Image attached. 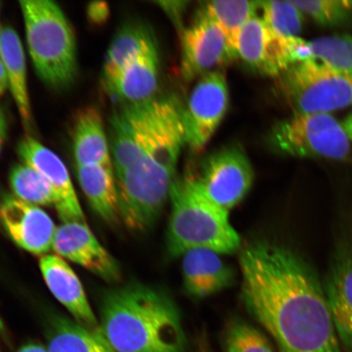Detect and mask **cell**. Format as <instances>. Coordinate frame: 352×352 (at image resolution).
<instances>
[{"label":"cell","instance_id":"36","mask_svg":"<svg viewBox=\"0 0 352 352\" xmlns=\"http://www.w3.org/2000/svg\"><path fill=\"white\" fill-rule=\"evenodd\" d=\"M199 352H211V351L208 349V346H205L204 344H201L200 346Z\"/></svg>","mask_w":352,"mask_h":352},{"label":"cell","instance_id":"12","mask_svg":"<svg viewBox=\"0 0 352 352\" xmlns=\"http://www.w3.org/2000/svg\"><path fill=\"white\" fill-rule=\"evenodd\" d=\"M0 226L21 249L44 254L52 248L56 227L45 211L12 195L0 201Z\"/></svg>","mask_w":352,"mask_h":352},{"label":"cell","instance_id":"18","mask_svg":"<svg viewBox=\"0 0 352 352\" xmlns=\"http://www.w3.org/2000/svg\"><path fill=\"white\" fill-rule=\"evenodd\" d=\"M158 76L160 57L156 43H153L105 86L124 104L142 103L155 98Z\"/></svg>","mask_w":352,"mask_h":352},{"label":"cell","instance_id":"13","mask_svg":"<svg viewBox=\"0 0 352 352\" xmlns=\"http://www.w3.org/2000/svg\"><path fill=\"white\" fill-rule=\"evenodd\" d=\"M17 152L23 164L37 170L54 188L57 199L55 208L60 219L64 223L85 222L67 167L60 157L30 136L21 140Z\"/></svg>","mask_w":352,"mask_h":352},{"label":"cell","instance_id":"24","mask_svg":"<svg viewBox=\"0 0 352 352\" xmlns=\"http://www.w3.org/2000/svg\"><path fill=\"white\" fill-rule=\"evenodd\" d=\"M259 1L220 0L206 2L201 8L210 19L217 23L226 35L228 47L237 58L236 46L241 30L246 22L256 16Z\"/></svg>","mask_w":352,"mask_h":352},{"label":"cell","instance_id":"22","mask_svg":"<svg viewBox=\"0 0 352 352\" xmlns=\"http://www.w3.org/2000/svg\"><path fill=\"white\" fill-rule=\"evenodd\" d=\"M77 177L96 214L107 222H116L120 214L117 182L113 170L101 166H77Z\"/></svg>","mask_w":352,"mask_h":352},{"label":"cell","instance_id":"8","mask_svg":"<svg viewBox=\"0 0 352 352\" xmlns=\"http://www.w3.org/2000/svg\"><path fill=\"white\" fill-rule=\"evenodd\" d=\"M254 176L243 149L232 144L208 154L195 174L183 179L198 195L230 213L248 195Z\"/></svg>","mask_w":352,"mask_h":352},{"label":"cell","instance_id":"15","mask_svg":"<svg viewBox=\"0 0 352 352\" xmlns=\"http://www.w3.org/2000/svg\"><path fill=\"white\" fill-rule=\"evenodd\" d=\"M338 336L352 351V240L341 242L324 289Z\"/></svg>","mask_w":352,"mask_h":352},{"label":"cell","instance_id":"38","mask_svg":"<svg viewBox=\"0 0 352 352\" xmlns=\"http://www.w3.org/2000/svg\"><path fill=\"white\" fill-rule=\"evenodd\" d=\"M2 28H0V29H1Z\"/></svg>","mask_w":352,"mask_h":352},{"label":"cell","instance_id":"10","mask_svg":"<svg viewBox=\"0 0 352 352\" xmlns=\"http://www.w3.org/2000/svg\"><path fill=\"white\" fill-rule=\"evenodd\" d=\"M230 94L226 76L214 70L202 76L184 108L186 144L199 152L212 138L227 113Z\"/></svg>","mask_w":352,"mask_h":352},{"label":"cell","instance_id":"29","mask_svg":"<svg viewBox=\"0 0 352 352\" xmlns=\"http://www.w3.org/2000/svg\"><path fill=\"white\" fill-rule=\"evenodd\" d=\"M302 13L321 25L336 26L346 23L352 13L346 0L292 1Z\"/></svg>","mask_w":352,"mask_h":352},{"label":"cell","instance_id":"5","mask_svg":"<svg viewBox=\"0 0 352 352\" xmlns=\"http://www.w3.org/2000/svg\"><path fill=\"white\" fill-rule=\"evenodd\" d=\"M178 160L173 152L156 148L116 175L120 218L131 230L144 231L156 222L170 197Z\"/></svg>","mask_w":352,"mask_h":352},{"label":"cell","instance_id":"32","mask_svg":"<svg viewBox=\"0 0 352 352\" xmlns=\"http://www.w3.org/2000/svg\"><path fill=\"white\" fill-rule=\"evenodd\" d=\"M7 88H8L7 74L2 61L0 60V98L4 94Z\"/></svg>","mask_w":352,"mask_h":352},{"label":"cell","instance_id":"2","mask_svg":"<svg viewBox=\"0 0 352 352\" xmlns=\"http://www.w3.org/2000/svg\"><path fill=\"white\" fill-rule=\"evenodd\" d=\"M101 333L116 352H184L187 340L179 308L168 294L129 284L105 294Z\"/></svg>","mask_w":352,"mask_h":352},{"label":"cell","instance_id":"9","mask_svg":"<svg viewBox=\"0 0 352 352\" xmlns=\"http://www.w3.org/2000/svg\"><path fill=\"white\" fill-rule=\"evenodd\" d=\"M237 58L264 76H280L292 66L314 59L310 42L298 36L283 37L255 16L241 30Z\"/></svg>","mask_w":352,"mask_h":352},{"label":"cell","instance_id":"26","mask_svg":"<svg viewBox=\"0 0 352 352\" xmlns=\"http://www.w3.org/2000/svg\"><path fill=\"white\" fill-rule=\"evenodd\" d=\"M263 20L283 37L298 36L303 25V13L292 1H259Z\"/></svg>","mask_w":352,"mask_h":352},{"label":"cell","instance_id":"14","mask_svg":"<svg viewBox=\"0 0 352 352\" xmlns=\"http://www.w3.org/2000/svg\"><path fill=\"white\" fill-rule=\"evenodd\" d=\"M52 249L60 256L105 280L116 281L120 278V270L116 259L100 244L85 222L61 224L56 231Z\"/></svg>","mask_w":352,"mask_h":352},{"label":"cell","instance_id":"28","mask_svg":"<svg viewBox=\"0 0 352 352\" xmlns=\"http://www.w3.org/2000/svg\"><path fill=\"white\" fill-rule=\"evenodd\" d=\"M223 342L226 352H274L264 334L241 320L228 324Z\"/></svg>","mask_w":352,"mask_h":352},{"label":"cell","instance_id":"21","mask_svg":"<svg viewBox=\"0 0 352 352\" xmlns=\"http://www.w3.org/2000/svg\"><path fill=\"white\" fill-rule=\"evenodd\" d=\"M48 352H116L101 333L63 316H52L47 327Z\"/></svg>","mask_w":352,"mask_h":352},{"label":"cell","instance_id":"33","mask_svg":"<svg viewBox=\"0 0 352 352\" xmlns=\"http://www.w3.org/2000/svg\"><path fill=\"white\" fill-rule=\"evenodd\" d=\"M17 352H48V351L38 343H29V344L21 347Z\"/></svg>","mask_w":352,"mask_h":352},{"label":"cell","instance_id":"6","mask_svg":"<svg viewBox=\"0 0 352 352\" xmlns=\"http://www.w3.org/2000/svg\"><path fill=\"white\" fill-rule=\"evenodd\" d=\"M281 95L294 113H327L352 105V74L309 60L279 76Z\"/></svg>","mask_w":352,"mask_h":352},{"label":"cell","instance_id":"31","mask_svg":"<svg viewBox=\"0 0 352 352\" xmlns=\"http://www.w3.org/2000/svg\"><path fill=\"white\" fill-rule=\"evenodd\" d=\"M88 16L95 24L104 23L109 14V8L104 3H92L88 7Z\"/></svg>","mask_w":352,"mask_h":352},{"label":"cell","instance_id":"4","mask_svg":"<svg viewBox=\"0 0 352 352\" xmlns=\"http://www.w3.org/2000/svg\"><path fill=\"white\" fill-rule=\"evenodd\" d=\"M20 6L38 76L56 89L72 85L77 74V44L64 12L50 0H24Z\"/></svg>","mask_w":352,"mask_h":352},{"label":"cell","instance_id":"37","mask_svg":"<svg viewBox=\"0 0 352 352\" xmlns=\"http://www.w3.org/2000/svg\"><path fill=\"white\" fill-rule=\"evenodd\" d=\"M347 6H349L350 10L352 12V1H346Z\"/></svg>","mask_w":352,"mask_h":352},{"label":"cell","instance_id":"7","mask_svg":"<svg viewBox=\"0 0 352 352\" xmlns=\"http://www.w3.org/2000/svg\"><path fill=\"white\" fill-rule=\"evenodd\" d=\"M270 143L285 155L333 160H346L351 149L344 127L327 113H294L276 123Z\"/></svg>","mask_w":352,"mask_h":352},{"label":"cell","instance_id":"35","mask_svg":"<svg viewBox=\"0 0 352 352\" xmlns=\"http://www.w3.org/2000/svg\"><path fill=\"white\" fill-rule=\"evenodd\" d=\"M6 118L2 117L0 118V151H1L2 145L3 144L4 138H6Z\"/></svg>","mask_w":352,"mask_h":352},{"label":"cell","instance_id":"11","mask_svg":"<svg viewBox=\"0 0 352 352\" xmlns=\"http://www.w3.org/2000/svg\"><path fill=\"white\" fill-rule=\"evenodd\" d=\"M234 59L221 28L200 10L182 32L180 68L183 78L192 81Z\"/></svg>","mask_w":352,"mask_h":352},{"label":"cell","instance_id":"20","mask_svg":"<svg viewBox=\"0 0 352 352\" xmlns=\"http://www.w3.org/2000/svg\"><path fill=\"white\" fill-rule=\"evenodd\" d=\"M0 60L6 69L8 88L21 120L26 127H29L32 124V116L25 52L19 34L8 26L0 29Z\"/></svg>","mask_w":352,"mask_h":352},{"label":"cell","instance_id":"34","mask_svg":"<svg viewBox=\"0 0 352 352\" xmlns=\"http://www.w3.org/2000/svg\"><path fill=\"white\" fill-rule=\"evenodd\" d=\"M342 126L344 127L347 136H349V140H352V113H351L350 116L346 118V120L344 122H343Z\"/></svg>","mask_w":352,"mask_h":352},{"label":"cell","instance_id":"25","mask_svg":"<svg viewBox=\"0 0 352 352\" xmlns=\"http://www.w3.org/2000/svg\"><path fill=\"white\" fill-rule=\"evenodd\" d=\"M10 183L13 195L34 206H56V196L50 184L37 170L26 164L16 165L11 170Z\"/></svg>","mask_w":352,"mask_h":352},{"label":"cell","instance_id":"3","mask_svg":"<svg viewBox=\"0 0 352 352\" xmlns=\"http://www.w3.org/2000/svg\"><path fill=\"white\" fill-rule=\"evenodd\" d=\"M170 198L166 248L170 256L182 257L195 249H208L220 254L239 250L240 236L230 221V213L198 195L183 178H175Z\"/></svg>","mask_w":352,"mask_h":352},{"label":"cell","instance_id":"16","mask_svg":"<svg viewBox=\"0 0 352 352\" xmlns=\"http://www.w3.org/2000/svg\"><path fill=\"white\" fill-rule=\"evenodd\" d=\"M222 254L208 249H195L182 255L184 288L189 296L204 298L234 283L235 272Z\"/></svg>","mask_w":352,"mask_h":352},{"label":"cell","instance_id":"27","mask_svg":"<svg viewBox=\"0 0 352 352\" xmlns=\"http://www.w3.org/2000/svg\"><path fill=\"white\" fill-rule=\"evenodd\" d=\"M314 60L340 72L352 74V36L334 35L310 42Z\"/></svg>","mask_w":352,"mask_h":352},{"label":"cell","instance_id":"17","mask_svg":"<svg viewBox=\"0 0 352 352\" xmlns=\"http://www.w3.org/2000/svg\"><path fill=\"white\" fill-rule=\"evenodd\" d=\"M39 265L47 287L77 322L91 330L99 329L100 324L88 302L80 280L68 264L56 255H44Z\"/></svg>","mask_w":352,"mask_h":352},{"label":"cell","instance_id":"19","mask_svg":"<svg viewBox=\"0 0 352 352\" xmlns=\"http://www.w3.org/2000/svg\"><path fill=\"white\" fill-rule=\"evenodd\" d=\"M73 154L77 166H101L113 169L109 142L98 110H79L73 130Z\"/></svg>","mask_w":352,"mask_h":352},{"label":"cell","instance_id":"1","mask_svg":"<svg viewBox=\"0 0 352 352\" xmlns=\"http://www.w3.org/2000/svg\"><path fill=\"white\" fill-rule=\"evenodd\" d=\"M241 297L279 352H341L327 296L296 252L267 241L241 250Z\"/></svg>","mask_w":352,"mask_h":352},{"label":"cell","instance_id":"30","mask_svg":"<svg viewBox=\"0 0 352 352\" xmlns=\"http://www.w3.org/2000/svg\"><path fill=\"white\" fill-rule=\"evenodd\" d=\"M157 3L160 4L162 10L169 15L171 19L176 22V24H178L180 21V19H182L184 10L186 8V4H188V2L161 1Z\"/></svg>","mask_w":352,"mask_h":352},{"label":"cell","instance_id":"23","mask_svg":"<svg viewBox=\"0 0 352 352\" xmlns=\"http://www.w3.org/2000/svg\"><path fill=\"white\" fill-rule=\"evenodd\" d=\"M153 43L155 41L146 26L138 22L122 26L113 38L105 57L103 72L105 85Z\"/></svg>","mask_w":352,"mask_h":352}]
</instances>
